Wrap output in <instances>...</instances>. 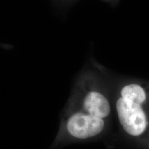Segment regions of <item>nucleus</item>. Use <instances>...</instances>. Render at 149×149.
<instances>
[{"mask_svg":"<svg viewBox=\"0 0 149 149\" xmlns=\"http://www.w3.org/2000/svg\"><path fill=\"white\" fill-rule=\"evenodd\" d=\"M119 122L133 138L149 136V83L136 80L123 86L116 102Z\"/></svg>","mask_w":149,"mask_h":149,"instance_id":"1","label":"nucleus"},{"mask_svg":"<svg viewBox=\"0 0 149 149\" xmlns=\"http://www.w3.org/2000/svg\"><path fill=\"white\" fill-rule=\"evenodd\" d=\"M83 111L105 120L111 113V105L104 95L96 91L88 92L83 101Z\"/></svg>","mask_w":149,"mask_h":149,"instance_id":"3","label":"nucleus"},{"mask_svg":"<svg viewBox=\"0 0 149 149\" xmlns=\"http://www.w3.org/2000/svg\"><path fill=\"white\" fill-rule=\"evenodd\" d=\"M105 127L104 119L93 116L84 111L77 112L68 119L66 128L69 134L77 139L96 137Z\"/></svg>","mask_w":149,"mask_h":149,"instance_id":"2","label":"nucleus"}]
</instances>
